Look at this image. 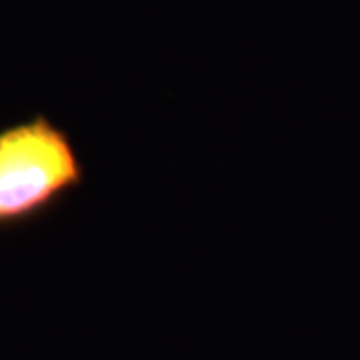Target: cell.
Wrapping results in <instances>:
<instances>
[{
	"label": "cell",
	"mask_w": 360,
	"mask_h": 360,
	"mask_svg": "<svg viewBox=\"0 0 360 360\" xmlns=\"http://www.w3.org/2000/svg\"><path fill=\"white\" fill-rule=\"evenodd\" d=\"M84 180L72 136L46 115L0 129V232L39 222Z\"/></svg>",
	"instance_id": "1"
}]
</instances>
